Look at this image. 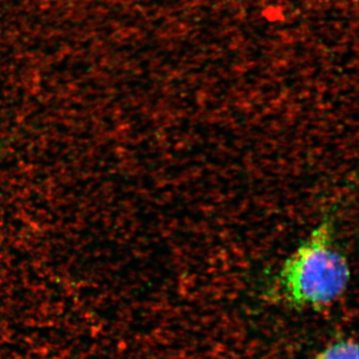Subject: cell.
I'll use <instances>...</instances> for the list:
<instances>
[{
  "label": "cell",
  "mask_w": 359,
  "mask_h": 359,
  "mask_svg": "<svg viewBox=\"0 0 359 359\" xmlns=\"http://www.w3.org/2000/svg\"><path fill=\"white\" fill-rule=\"evenodd\" d=\"M358 346L353 339L335 342L323 349L313 359H359Z\"/></svg>",
  "instance_id": "obj_2"
},
{
  "label": "cell",
  "mask_w": 359,
  "mask_h": 359,
  "mask_svg": "<svg viewBox=\"0 0 359 359\" xmlns=\"http://www.w3.org/2000/svg\"><path fill=\"white\" fill-rule=\"evenodd\" d=\"M0 152H1V150H0Z\"/></svg>",
  "instance_id": "obj_3"
},
{
  "label": "cell",
  "mask_w": 359,
  "mask_h": 359,
  "mask_svg": "<svg viewBox=\"0 0 359 359\" xmlns=\"http://www.w3.org/2000/svg\"><path fill=\"white\" fill-rule=\"evenodd\" d=\"M337 207L330 208L273 275L266 297L292 309H318L346 292L351 268L337 243Z\"/></svg>",
  "instance_id": "obj_1"
}]
</instances>
